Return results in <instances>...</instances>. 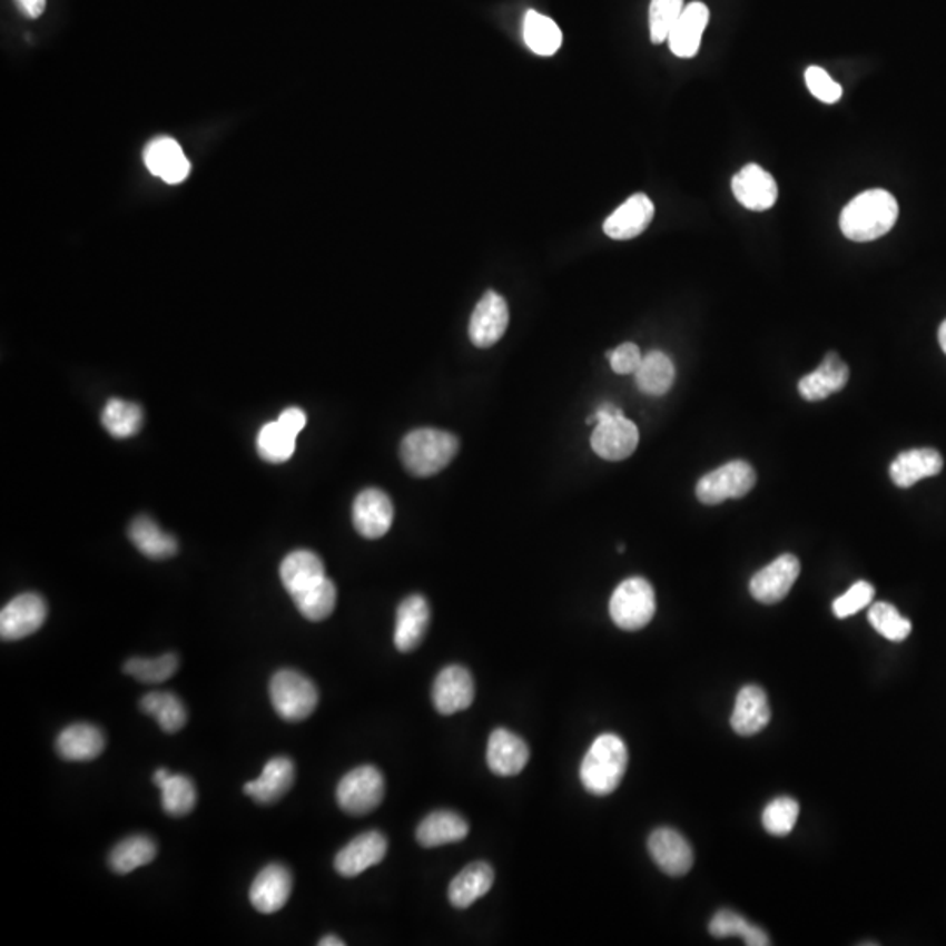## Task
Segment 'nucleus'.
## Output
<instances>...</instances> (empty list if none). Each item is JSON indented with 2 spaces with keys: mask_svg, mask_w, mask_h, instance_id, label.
Here are the masks:
<instances>
[{
  "mask_svg": "<svg viewBox=\"0 0 946 946\" xmlns=\"http://www.w3.org/2000/svg\"><path fill=\"white\" fill-rule=\"evenodd\" d=\"M157 851V844L149 836H128L112 848L109 854V866L118 875H128L152 863Z\"/></svg>",
  "mask_w": 946,
  "mask_h": 946,
  "instance_id": "33",
  "label": "nucleus"
},
{
  "mask_svg": "<svg viewBox=\"0 0 946 946\" xmlns=\"http://www.w3.org/2000/svg\"><path fill=\"white\" fill-rule=\"evenodd\" d=\"M295 782V765L289 757H274L253 782L244 786V792L258 805H274L288 795Z\"/></svg>",
  "mask_w": 946,
  "mask_h": 946,
  "instance_id": "23",
  "label": "nucleus"
},
{
  "mask_svg": "<svg viewBox=\"0 0 946 946\" xmlns=\"http://www.w3.org/2000/svg\"><path fill=\"white\" fill-rule=\"evenodd\" d=\"M683 0H650L649 29L650 41L654 45L668 41L671 30L682 14Z\"/></svg>",
  "mask_w": 946,
  "mask_h": 946,
  "instance_id": "43",
  "label": "nucleus"
},
{
  "mask_svg": "<svg viewBox=\"0 0 946 946\" xmlns=\"http://www.w3.org/2000/svg\"><path fill=\"white\" fill-rule=\"evenodd\" d=\"M628 747L622 738L612 732L601 735L593 745L589 747L588 753L582 759L581 782L589 795H612L613 790L621 786L625 770H628Z\"/></svg>",
  "mask_w": 946,
  "mask_h": 946,
  "instance_id": "2",
  "label": "nucleus"
},
{
  "mask_svg": "<svg viewBox=\"0 0 946 946\" xmlns=\"http://www.w3.org/2000/svg\"><path fill=\"white\" fill-rule=\"evenodd\" d=\"M607 356H609L612 371L619 375L634 374L643 359L640 347L637 344H631V342L621 344L618 349L609 351Z\"/></svg>",
  "mask_w": 946,
  "mask_h": 946,
  "instance_id": "47",
  "label": "nucleus"
},
{
  "mask_svg": "<svg viewBox=\"0 0 946 946\" xmlns=\"http://www.w3.org/2000/svg\"><path fill=\"white\" fill-rule=\"evenodd\" d=\"M297 436L292 430L286 428L279 420L272 421L259 430L258 441H256L258 454L268 463H284L295 453Z\"/></svg>",
  "mask_w": 946,
  "mask_h": 946,
  "instance_id": "38",
  "label": "nucleus"
},
{
  "mask_svg": "<svg viewBox=\"0 0 946 946\" xmlns=\"http://www.w3.org/2000/svg\"><path fill=\"white\" fill-rule=\"evenodd\" d=\"M943 470V457L936 449H911L899 454L890 465V479L896 486L911 487L922 479L934 477Z\"/></svg>",
  "mask_w": 946,
  "mask_h": 946,
  "instance_id": "28",
  "label": "nucleus"
},
{
  "mask_svg": "<svg viewBox=\"0 0 946 946\" xmlns=\"http://www.w3.org/2000/svg\"><path fill=\"white\" fill-rule=\"evenodd\" d=\"M292 889V871L279 863H272L265 866L253 880L249 901L259 914H276L288 905Z\"/></svg>",
  "mask_w": 946,
  "mask_h": 946,
  "instance_id": "15",
  "label": "nucleus"
},
{
  "mask_svg": "<svg viewBox=\"0 0 946 946\" xmlns=\"http://www.w3.org/2000/svg\"><path fill=\"white\" fill-rule=\"evenodd\" d=\"M145 164L152 176L167 185H179L191 170L181 146L173 137H158L151 140L145 151Z\"/></svg>",
  "mask_w": 946,
  "mask_h": 946,
  "instance_id": "19",
  "label": "nucleus"
},
{
  "mask_svg": "<svg viewBox=\"0 0 946 946\" xmlns=\"http://www.w3.org/2000/svg\"><path fill=\"white\" fill-rule=\"evenodd\" d=\"M524 42L533 53L551 57L563 45L560 27L545 14L528 11L523 23Z\"/></svg>",
  "mask_w": 946,
  "mask_h": 946,
  "instance_id": "35",
  "label": "nucleus"
},
{
  "mask_svg": "<svg viewBox=\"0 0 946 946\" xmlns=\"http://www.w3.org/2000/svg\"><path fill=\"white\" fill-rule=\"evenodd\" d=\"M798 817L799 802L796 799L784 796V798L773 799L765 808V811H762V826H765L766 832L782 838V836L792 832L796 822H798Z\"/></svg>",
  "mask_w": 946,
  "mask_h": 946,
  "instance_id": "44",
  "label": "nucleus"
},
{
  "mask_svg": "<svg viewBox=\"0 0 946 946\" xmlns=\"http://www.w3.org/2000/svg\"><path fill=\"white\" fill-rule=\"evenodd\" d=\"M899 218V204L887 189H868L845 206L839 228L854 243H871L893 230Z\"/></svg>",
  "mask_w": 946,
  "mask_h": 946,
  "instance_id": "1",
  "label": "nucleus"
},
{
  "mask_svg": "<svg viewBox=\"0 0 946 946\" xmlns=\"http://www.w3.org/2000/svg\"><path fill=\"white\" fill-rule=\"evenodd\" d=\"M48 618L45 598L36 593H23L0 612V637L4 642H17L41 630Z\"/></svg>",
  "mask_w": 946,
  "mask_h": 946,
  "instance_id": "8",
  "label": "nucleus"
},
{
  "mask_svg": "<svg viewBox=\"0 0 946 946\" xmlns=\"http://www.w3.org/2000/svg\"><path fill=\"white\" fill-rule=\"evenodd\" d=\"M808 90L824 104H836L844 97V88L827 75L822 67L811 66L805 72Z\"/></svg>",
  "mask_w": 946,
  "mask_h": 946,
  "instance_id": "46",
  "label": "nucleus"
},
{
  "mask_svg": "<svg viewBox=\"0 0 946 946\" xmlns=\"http://www.w3.org/2000/svg\"><path fill=\"white\" fill-rule=\"evenodd\" d=\"M386 795L384 777L375 766H359L342 777L337 802L349 815H366L378 808Z\"/></svg>",
  "mask_w": 946,
  "mask_h": 946,
  "instance_id": "6",
  "label": "nucleus"
},
{
  "mask_svg": "<svg viewBox=\"0 0 946 946\" xmlns=\"http://www.w3.org/2000/svg\"><path fill=\"white\" fill-rule=\"evenodd\" d=\"M530 747L509 729H494L487 743V766L499 777H514L526 768Z\"/></svg>",
  "mask_w": 946,
  "mask_h": 946,
  "instance_id": "18",
  "label": "nucleus"
},
{
  "mask_svg": "<svg viewBox=\"0 0 946 946\" xmlns=\"http://www.w3.org/2000/svg\"><path fill=\"white\" fill-rule=\"evenodd\" d=\"M493 884V868L484 860H477L453 878L447 890L449 901L457 909L470 908L473 903L490 893Z\"/></svg>",
  "mask_w": 946,
  "mask_h": 946,
  "instance_id": "29",
  "label": "nucleus"
},
{
  "mask_svg": "<svg viewBox=\"0 0 946 946\" xmlns=\"http://www.w3.org/2000/svg\"><path fill=\"white\" fill-rule=\"evenodd\" d=\"M140 710L157 720L158 726L169 735L181 731L188 722V710L173 692H148L140 700Z\"/></svg>",
  "mask_w": 946,
  "mask_h": 946,
  "instance_id": "34",
  "label": "nucleus"
},
{
  "mask_svg": "<svg viewBox=\"0 0 946 946\" xmlns=\"http://www.w3.org/2000/svg\"><path fill=\"white\" fill-rule=\"evenodd\" d=\"M433 704L442 716H454L472 707L475 683L472 673L460 664H451L436 676L432 689Z\"/></svg>",
  "mask_w": 946,
  "mask_h": 946,
  "instance_id": "11",
  "label": "nucleus"
},
{
  "mask_svg": "<svg viewBox=\"0 0 946 946\" xmlns=\"http://www.w3.org/2000/svg\"><path fill=\"white\" fill-rule=\"evenodd\" d=\"M430 613L428 601L421 594H412L405 598L396 610L395 647L400 652H412L423 643L426 631H428Z\"/></svg>",
  "mask_w": 946,
  "mask_h": 946,
  "instance_id": "20",
  "label": "nucleus"
},
{
  "mask_svg": "<svg viewBox=\"0 0 946 946\" xmlns=\"http://www.w3.org/2000/svg\"><path fill=\"white\" fill-rule=\"evenodd\" d=\"M167 777H169V771L157 770V771H155V775H152V784H155V786L158 787V786H160L161 782H164L165 778H167Z\"/></svg>",
  "mask_w": 946,
  "mask_h": 946,
  "instance_id": "51",
  "label": "nucleus"
},
{
  "mask_svg": "<svg viewBox=\"0 0 946 946\" xmlns=\"http://www.w3.org/2000/svg\"><path fill=\"white\" fill-rule=\"evenodd\" d=\"M387 854V839L381 831H366L351 839L335 856V869L341 877L354 878L366 869L381 865Z\"/></svg>",
  "mask_w": 946,
  "mask_h": 946,
  "instance_id": "13",
  "label": "nucleus"
},
{
  "mask_svg": "<svg viewBox=\"0 0 946 946\" xmlns=\"http://www.w3.org/2000/svg\"><path fill=\"white\" fill-rule=\"evenodd\" d=\"M848 366L841 362L838 354H826L819 368L799 381V395L807 402H820L832 393L841 392L848 383Z\"/></svg>",
  "mask_w": 946,
  "mask_h": 946,
  "instance_id": "27",
  "label": "nucleus"
},
{
  "mask_svg": "<svg viewBox=\"0 0 946 946\" xmlns=\"http://www.w3.org/2000/svg\"><path fill=\"white\" fill-rule=\"evenodd\" d=\"M14 2H17L21 13L26 14L27 18L36 20V18L45 13L46 2L48 0H14Z\"/></svg>",
  "mask_w": 946,
  "mask_h": 946,
  "instance_id": "49",
  "label": "nucleus"
},
{
  "mask_svg": "<svg viewBox=\"0 0 946 946\" xmlns=\"http://www.w3.org/2000/svg\"><path fill=\"white\" fill-rule=\"evenodd\" d=\"M770 720L771 708L766 692L759 686L741 688L732 708V731L740 737H753L770 725Z\"/></svg>",
  "mask_w": 946,
  "mask_h": 946,
  "instance_id": "24",
  "label": "nucleus"
},
{
  "mask_svg": "<svg viewBox=\"0 0 946 946\" xmlns=\"http://www.w3.org/2000/svg\"><path fill=\"white\" fill-rule=\"evenodd\" d=\"M756 481V470L747 461H729L700 479L696 486V496L704 505H719L726 500L741 499L750 493Z\"/></svg>",
  "mask_w": 946,
  "mask_h": 946,
  "instance_id": "7",
  "label": "nucleus"
},
{
  "mask_svg": "<svg viewBox=\"0 0 946 946\" xmlns=\"http://www.w3.org/2000/svg\"><path fill=\"white\" fill-rule=\"evenodd\" d=\"M610 618L624 631L646 628L656 613L654 588L643 577H631L610 598Z\"/></svg>",
  "mask_w": 946,
  "mask_h": 946,
  "instance_id": "5",
  "label": "nucleus"
},
{
  "mask_svg": "<svg viewBox=\"0 0 946 946\" xmlns=\"http://www.w3.org/2000/svg\"><path fill=\"white\" fill-rule=\"evenodd\" d=\"M640 392L650 396H661L670 392L676 381V366L661 351H650L634 372Z\"/></svg>",
  "mask_w": 946,
  "mask_h": 946,
  "instance_id": "32",
  "label": "nucleus"
},
{
  "mask_svg": "<svg viewBox=\"0 0 946 946\" xmlns=\"http://www.w3.org/2000/svg\"><path fill=\"white\" fill-rule=\"evenodd\" d=\"M293 601L305 619L313 622L325 621L334 613L335 603H337V588L326 577L322 584L311 589L307 593L300 594V597L293 598Z\"/></svg>",
  "mask_w": 946,
  "mask_h": 946,
  "instance_id": "41",
  "label": "nucleus"
},
{
  "mask_svg": "<svg viewBox=\"0 0 946 946\" xmlns=\"http://www.w3.org/2000/svg\"><path fill=\"white\" fill-rule=\"evenodd\" d=\"M869 622L873 628L887 638L890 642H905L906 638L911 633V622L903 618L899 610L890 603H875L868 612Z\"/></svg>",
  "mask_w": 946,
  "mask_h": 946,
  "instance_id": "42",
  "label": "nucleus"
},
{
  "mask_svg": "<svg viewBox=\"0 0 946 946\" xmlns=\"http://www.w3.org/2000/svg\"><path fill=\"white\" fill-rule=\"evenodd\" d=\"M460 451L453 433L420 428L408 433L400 445L405 469L416 477H430L444 470Z\"/></svg>",
  "mask_w": 946,
  "mask_h": 946,
  "instance_id": "3",
  "label": "nucleus"
},
{
  "mask_svg": "<svg viewBox=\"0 0 946 946\" xmlns=\"http://www.w3.org/2000/svg\"><path fill=\"white\" fill-rule=\"evenodd\" d=\"M270 701L280 719L302 722L316 712L319 692L316 683L297 670H279L270 680Z\"/></svg>",
  "mask_w": 946,
  "mask_h": 946,
  "instance_id": "4",
  "label": "nucleus"
},
{
  "mask_svg": "<svg viewBox=\"0 0 946 946\" xmlns=\"http://www.w3.org/2000/svg\"><path fill=\"white\" fill-rule=\"evenodd\" d=\"M509 305L499 293L487 292L470 317L469 335L473 346L486 349L505 335Z\"/></svg>",
  "mask_w": 946,
  "mask_h": 946,
  "instance_id": "14",
  "label": "nucleus"
},
{
  "mask_svg": "<svg viewBox=\"0 0 946 946\" xmlns=\"http://www.w3.org/2000/svg\"><path fill=\"white\" fill-rule=\"evenodd\" d=\"M179 668V659L176 654L160 656V658H132L124 664V671L128 677L142 683H164L176 676Z\"/></svg>",
  "mask_w": 946,
  "mask_h": 946,
  "instance_id": "40",
  "label": "nucleus"
},
{
  "mask_svg": "<svg viewBox=\"0 0 946 946\" xmlns=\"http://www.w3.org/2000/svg\"><path fill=\"white\" fill-rule=\"evenodd\" d=\"M346 942H342L337 936H325V938L319 942V946H344Z\"/></svg>",
  "mask_w": 946,
  "mask_h": 946,
  "instance_id": "50",
  "label": "nucleus"
},
{
  "mask_svg": "<svg viewBox=\"0 0 946 946\" xmlns=\"http://www.w3.org/2000/svg\"><path fill=\"white\" fill-rule=\"evenodd\" d=\"M279 421L286 428L292 430L295 435H298L304 430L305 423H307V416H305V412L302 408L289 407L280 414Z\"/></svg>",
  "mask_w": 946,
  "mask_h": 946,
  "instance_id": "48",
  "label": "nucleus"
},
{
  "mask_svg": "<svg viewBox=\"0 0 946 946\" xmlns=\"http://www.w3.org/2000/svg\"><path fill=\"white\" fill-rule=\"evenodd\" d=\"M654 204L647 195H633L607 218L603 230L610 239H634L647 230L650 221L654 219Z\"/></svg>",
  "mask_w": 946,
  "mask_h": 946,
  "instance_id": "22",
  "label": "nucleus"
},
{
  "mask_svg": "<svg viewBox=\"0 0 946 946\" xmlns=\"http://www.w3.org/2000/svg\"><path fill=\"white\" fill-rule=\"evenodd\" d=\"M393 503L384 491H362L353 505V523L359 535L365 539H381L386 535L393 524Z\"/></svg>",
  "mask_w": 946,
  "mask_h": 946,
  "instance_id": "16",
  "label": "nucleus"
},
{
  "mask_svg": "<svg viewBox=\"0 0 946 946\" xmlns=\"http://www.w3.org/2000/svg\"><path fill=\"white\" fill-rule=\"evenodd\" d=\"M650 857L662 873L670 877H683L694 865V854L688 839L671 827H659L647 841Z\"/></svg>",
  "mask_w": 946,
  "mask_h": 946,
  "instance_id": "12",
  "label": "nucleus"
},
{
  "mask_svg": "<svg viewBox=\"0 0 946 946\" xmlns=\"http://www.w3.org/2000/svg\"><path fill=\"white\" fill-rule=\"evenodd\" d=\"M799 572H801V564L798 558L792 554H782L752 577L749 585L750 594L762 605H775L789 594L790 589L798 581Z\"/></svg>",
  "mask_w": 946,
  "mask_h": 946,
  "instance_id": "9",
  "label": "nucleus"
},
{
  "mask_svg": "<svg viewBox=\"0 0 946 946\" xmlns=\"http://www.w3.org/2000/svg\"><path fill=\"white\" fill-rule=\"evenodd\" d=\"M145 423V412L132 402L125 400H109L102 412L104 428L108 430L116 438H128L137 435Z\"/></svg>",
  "mask_w": 946,
  "mask_h": 946,
  "instance_id": "37",
  "label": "nucleus"
},
{
  "mask_svg": "<svg viewBox=\"0 0 946 946\" xmlns=\"http://www.w3.org/2000/svg\"><path fill=\"white\" fill-rule=\"evenodd\" d=\"M938 338L939 344H942V349L945 351L946 354V319L942 323V326H939Z\"/></svg>",
  "mask_w": 946,
  "mask_h": 946,
  "instance_id": "52",
  "label": "nucleus"
},
{
  "mask_svg": "<svg viewBox=\"0 0 946 946\" xmlns=\"http://www.w3.org/2000/svg\"><path fill=\"white\" fill-rule=\"evenodd\" d=\"M708 20H710V11L703 2H691L686 6L668 38L671 53L679 58L694 57L700 51Z\"/></svg>",
  "mask_w": 946,
  "mask_h": 946,
  "instance_id": "25",
  "label": "nucleus"
},
{
  "mask_svg": "<svg viewBox=\"0 0 946 946\" xmlns=\"http://www.w3.org/2000/svg\"><path fill=\"white\" fill-rule=\"evenodd\" d=\"M128 536L132 540L137 551L151 560H167L177 552V542L173 535L165 533L157 523L148 515H139L134 519L128 528Z\"/></svg>",
  "mask_w": 946,
  "mask_h": 946,
  "instance_id": "31",
  "label": "nucleus"
},
{
  "mask_svg": "<svg viewBox=\"0 0 946 946\" xmlns=\"http://www.w3.org/2000/svg\"><path fill=\"white\" fill-rule=\"evenodd\" d=\"M161 790V807L170 817H185L197 805V789L186 775H173L158 786Z\"/></svg>",
  "mask_w": 946,
  "mask_h": 946,
  "instance_id": "39",
  "label": "nucleus"
},
{
  "mask_svg": "<svg viewBox=\"0 0 946 946\" xmlns=\"http://www.w3.org/2000/svg\"><path fill=\"white\" fill-rule=\"evenodd\" d=\"M873 598H875V588L869 582H856L844 597L836 598L835 603H832V612L838 619L850 618V615H856L857 612L866 609L871 603Z\"/></svg>",
  "mask_w": 946,
  "mask_h": 946,
  "instance_id": "45",
  "label": "nucleus"
},
{
  "mask_svg": "<svg viewBox=\"0 0 946 946\" xmlns=\"http://www.w3.org/2000/svg\"><path fill=\"white\" fill-rule=\"evenodd\" d=\"M279 575L289 597L297 598L325 581V564L314 552L295 551L284 558Z\"/></svg>",
  "mask_w": 946,
  "mask_h": 946,
  "instance_id": "21",
  "label": "nucleus"
},
{
  "mask_svg": "<svg viewBox=\"0 0 946 946\" xmlns=\"http://www.w3.org/2000/svg\"><path fill=\"white\" fill-rule=\"evenodd\" d=\"M640 433L637 424L619 412L594 426L591 445L594 453L607 461H622L637 451Z\"/></svg>",
  "mask_w": 946,
  "mask_h": 946,
  "instance_id": "10",
  "label": "nucleus"
},
{
  "mask_svg": "<svg viewBox=\"0 0 946 946\" xmlns=\"http://www.w3.org/2000/svg\"><path fill=\"white\" fill-rule=\"evenodd\" d=\"M708 930L713 938H743L745 945L749 946H768L771 945V939L761 927L753 926L747 918L735 914L731 909H720L716 917L710 920Z\"/></svg>",
  "mask_w": 946,
  "mask_h": 946,
  "instance_id": "36",
  "label": "nucleus"
},
{
  "mask_svg": "<svg viewBox=\"0 0 946 946\" xmlns=\"http://www.w3.org/2000/svg\"><path fill=\"white\" fill-rule=\"evenodd\" d=\"M731 188L741 206L757 213L771 209L777 203L778 186L775 177L757 164L745 165L743 169L732 177Z\"/></svg>",
  "mask_w": 946,
  "mask_h": 946,
  "instance_id": "17",
  "label": "nucleus"
},
{
  "mask_svg": "<svg viewBox=\"0 0 946 946\" xmlns=\"http://www.w3.org/2000/svg\"><path fill=\"white\" fill-rule=\"evenodd\" d=\"M55 747H57L58 756L66 761H93L106 749V737L97 726L78 722V725L67 726L58 735Z\"/></svg>",
  "mask_w": 946,
  "mask_h": 946,
  "instance_id": "26",
  "label": "nucleus"
},
{
  "mask_svg": "<svg viewBox=\"0 0 946 946\" xmlns=\"http://www.w3.org/2000/svg\"><path fill=\"white\" fill-rule=\"evenodd\" d=\"M470 827L456 811L438 810L426 815L417 826L416 838L421 847L436 848L457 844L469 836Z\"/></svg>",
  "mask_w": 946,
  "mask_h": 946,
  "instance_id": "30",
  "label": "nucleus"
}]
</instances>
